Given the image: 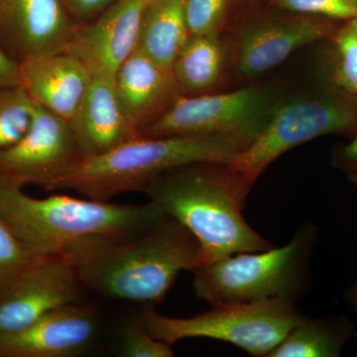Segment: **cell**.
Here are the masks:
<instances>
[{
    "label": "cell",
    "instance_id": "cell-1",
    "mask_svg": "<svg viewBox=\"0 0 357 357\" xmlns=\"http://www.w3.org/2000/svg\"><path fill=\"white\" fill-rule=\"evenodd\" d=\"M252 187L229 162H206L162 174L142 192L196 237L202 266L236 253L274 248L243 217Z\"/></svg>",
    "mask_w": 357,
    "mask_h": 357
},
{
    "label": "cell",
    "instance_id": "cell-2",
    "mask_svg": "<svg viewBox=\"0 0 357 357\" xmlns=\"http://www.w3.org/2000/svg\"><path fill=\"white\" fill-rule=\"evenodd\" d=\"M0 215L33 256L67 258L93 246L137 236L165 218L150 202L119 204L65 195L36 199L1 180Z\"/></svg>",
    "mask_w": 357,
    "mask_h": 357
},
{
    "label": "cell",
    "instance_id": "cell-3",
    "mask_svg": "<svg viewBox=\"0 0 357 357\" xmlns=\"http://www.w3.org/2000/svg\"><path fill=\"white\" fill-rule=\"evenodd\" d=\"M69 259L84 288L146 305L163 303L181 272L201 266L196 237L167 215L147 231L84 249Z\"/></svg>",
    "mask_w": 357,
    "mask_h": 357
},
{
    "label": "cell",
    "instance_id": "cell-4",
    "mask_svg": "<svg viewBox=\"0 0 357 357\" xmlns=\"http://www.w3.org/2000/svg\"><path fill=\"white\" fill-rule=\"evenodd\" d=\"M248 147L223 135L138 136L107 153L82 159L45 185L72 190L86 198L110 202L128 192H143L162 174L206 162L227 163Z\"/></svg>",
    "mask_w": 357,
    "mask_h": 357
},
{
    "label": "cell",
    "instance_id": "cell-5",
    "mask_svg": "<svg viewBox=\"0 0 357 357\" xmlns=\"http://www.w3.org/2000/svg\"><path fill=\"white\" fill-rule=\"evenodd\" d=\"M318 227L304 223L287 244L236 253L192 271V288L211 307L270 299L297 302L310 285Z\"/></svg>",
    "mask_w": 357,
    "mask_h": 357
},
{
    "label": "cell",
    "instance_id": "cell-6",
    "mask_svg": "<svg viewBox=\"0 0 357 357\" xmlns=\"http://www.w3.org/2000/svg\"><path fill=\"white\" fill-rule=\"evenodd\" d=\"M303 317L293 301L270 299L218 305L191 318L163 316L149 306L139 319L154 337L172 347L188 338H211L268 357Z\"/></svg>",
    "mask_w": 357,
    "mask_h": 357
},
{
    "label": "cell",
    "instance_id": "cell-7",
    "mask_svg": "<svg viewBox=\"0 0 357 357\" xmlns=\"http://www.w3.org/2000/svg\"><path fill=\"white\" fill-rule=\"evenodd\" d=\"M331 134H357V98L326 79L316 93L283 100L262 133L229 164L255 185L282 155Z\"/></svg>",
    "mask_w": 357,
    "mask_h": 357
},
{
    "label": "cell",
    "instance_id": "cell-8",
    "mask_svg": "<svg viewBox=\"0 0 357 357\" xmlns=\"http://www.w3.org/2000/svg\"><path fill=\"white\" fill-rule=\"evenodd\" d=\"M282 102L272 89L255 84L227 93L181 96L140 136L223 135L251 145Z\"/></svg>",
    "mask_w": 357,
    "mask_h": 357
},
{
    "label": "cell",
    "instance_id": "cell-9",
    "mask_svg": "<svg viewBox=\"0 0 357 357\" xmlns=\"http://www.w3.org/2000/svg\"><path fill=\"white\" fill-rule=\"evenodd\" d=\"M258 14L243 21L232 39V62L238 76L255 79L292 54L328 40L342 22L304 14Z\"/></svg>",
    "mask_w": 357,
    "mask_h": 357
},
{
    "label": "cell",
    "instance_id": "cell-10",
    "mask_svg": "<svg viewBox=\"0 0 357 357\" xmlns=\"http://www.w3.org/2000/svg\"><path fill=\"white\" fill-rule=\"evenodd\" d=\"M64 256H34L0 290V333L15 332L58 307L77 303L83 289Z\"/></svg>",
    "mask_w": 357,
    "mask_h": 357
},
{
    "label": "cell",
    "instance_id": "cell-11",
    "mask_svg": "<svg viewBox=\"0 0 357 357\" xmlns=\"http://www.w3.org/2000/svg\"><path fill=\"white\" fill-rule=\"evenodd\" d=\"M81 160L69 121L36 103L25 135L0 153V180L43 188Z\"/></svg>",
    "mask_w": 357,
    "mask_h": 357
},
{
    "label": "cell",
    "instance_id": "cell-12",
    "mask_svg": "<svg viewBox=\"0 0 357 357\" xmlns=\"http://www.w3.org/2000/svg\"><path fill=\"white\" fill-rule=\"evenodd\" d=\"M150 0H115L93 20L73 30L65 53L93 76L112 77L136 51L143 13Z\"/></svg>",
    "mask_w": 357,
    "mask_h": 357
},
{
    "label": "cell",
    "instance_id": "cell-13",
    "mask_svg": "<svg viewBox=\"0 0 357 357\" xmlns=\"http://www.w3.org/2000/svg\"><path fill=\"white\" fill-rule=\"evenodd\" d=\"M98 332L95 307H58L31 325L0 333V357H74L88 351Z\"/></svg>",
    "mask_w": 357,
    "mask_h": 357
},
{
    "label": "cell",
    "instance_id": "cell-14",
    "mask_svg": "<svg viewBox=\"0 0 357 357\" xmlns=\"http://www.w3.org/2000/svg\"><path fill=\"white\" fill-rule=\"evenodd\" d=\"M76 25L62 0H0V44L20 64L64 51Z\"/></svg>",
    "mask_w": 357,
    "mask_h": 357
},
{
    "label": "cell",
    "instance_id": "cell-15",
    "mask_svg": "<svg viewBox=\"0 0 357 357\" xmlns=\"http://www.w3.org/2000/svg\"><path fill=\"white\" fill-rule=\"evenodd\" d=\"M69 123L81 160L107 153L140 136L119 105L112 77L93 76Z\"/></svg>",
    "mask_w": 357,
    "mask_h": 357
},
{
    "label": "cell",
    "instance_id": "cell-16",
    "mask_svg": "<svg viewBox=\"0 0 357 357\" xmlns=\"http://www.w3.org/2000/svg\"><path fill=\"white\" fill-rule=\"evenodd\" d=\"M114 82L119 105L139 134L183 96L172 70L137 49L117 70Z\"/></svg>",
    "mask_w": 357,
    "mask_h": 357
},
{
    "label": "cell",
    "instance_id": "cell-17",
    "mask_svg": "<svg viewBox=\"0 0 357 357\" xmlns=\"http://www.w3.org/2000/svg\"><path fill=\"white\" fill-rule=\"evenodd\" d=\"M20 75V86L33 102L69 122L93 79L83 63L65 52L23 61Z\"/></svg>",
    "mask_w": 357,
    "mask_h": 357
},
{
    "label": "cell",
    "instance_id": "cell-18",
    "mask_svg": "<svg viewBox=\"0 0 357 357\" xmlns=\"http://www.w3.org/2000/svg\"><path fill=\"white\" fill-rule=\"evenodd\" d=\"M190 36L185 0H150L141 20L137 50L172 70Z\"/></svg>",
    "mask_w": 357,
    "mask_h": 357
},
{
    "label": "cell",
    "instance_id": "cell-19",
    "mask_svg": "<svg viewBox=\"0 0 357 357\" xmlns=\"http://www.w3.org/2000/svg\"><path fill=\"white\" fill-rule=\"evenodd\" d=\"M356 335L347 317L304 316L268 357H338Z\"/></svg>",
    "mask_w": 357,
    "mask_h": 357
},
{
    "label": "cell",
    "instance_id": "cell-20",
    "mask_svg": "<svg viewBox=\"0 0 357 357\" xmlns=\"http://www.w3.org/2000/svg\"><path fill=\"white\" fill-rule=\"evenodd\" d=\"M225 50L220 36L191 35L172 67L183 96L211 93L222 79Z\"/></svg>",
    "mask_w": 357,
    "mask_h": 357
},
{
    "label": "cell",
    "instance_id": "cell-21",
    "mask_svg": "<svg viewBox=\"0 0 357 357\" xmlns=\"http://www.w3.org/2000/svg\"><path fill=\"white\" fill-rule=\"evenodd\" d=\"M328 41L326 81L357 98V18L342 22Z\"/></svg>",
    "mask_w": 357,
    "mask_h": 357
},
{
    "label": "cell",
    "instance_id": "cell-22",
    "mask_svg": "<svg viewBox=\"0 0 357 357\" xmlns=\"http://www.w3.org/2000/svg\"><path fill=\"white\" fill-rule=\"evenodd\" d=\"M35 109L36 103L20 84L0 89V153L25 135Z\"/></svg>",
    "mask_w": 357,
    "mask_h": 357
},
{
    "label": "cell",
    "instance_id": "cell-23",
    "mask_svg": "<svg viewBox=\"0 0 357 357\" xmlns=\"http://www.w3.org/2000/svg\"><path fill=\"white\" fill-rule=\"evenodd\" d=\"M229 0H185V15L191 35L220 36Z\"/></svg>",
    "mask_w": 357,
    "mask_h": 357
},
{
    "label": "cell",
    "instance_id": "cell-24",
    "mask_svg": "<svg viewBox=\"0 0 357 357\" xmlns=\"http://www.w3.org/2000/svg\"><path fill=\"white\" fill-rule=\"evenodd\" d=\"M270 6L284 13L349 21L357 18V0H269Z\"/></svg>",
    "mask_w": 357,
    "mask_h": 357
},
{
    "label": "cell",
    "instance_id": "cell-25",
    "mask_svg": "<svg viewBox=\"0 0 357 357\" xmlns=\"http://www.w3.org/2000/svg\"><path fill=\"white\" fill-rule=\"evenodd\" d=\"M121 354L126 357H172V345L157 340L140 319L129 321L121 333Z\"/></svg>",
    "mask_w": 357,
    "mask_h": 357
},
{
    "label": "cell",
    "instance_id": "cell-26",
    "mask_svg": "<svg viewBox=\"0 0 357 357\" xmlns=\"http://www.w3.org/2000/svg\"><path fill=\"white\" fill-rule=\"evenodd\" d=\"M34 257L0 215V290Z\"/></svg>",
    "mask_w": 357,
    "mask_h": 357
},
{
    "label": "cell",
    "instance_id": "cell-27",
    "mask_svg": "<svg viewBox=\"0 0 357 357\" xmlns=\"http://www.w3.org/2000/svg\"><path fill=\"white\" fill-rule=\"evenodd\" d=\"M331 162L357 188V134L345 142L335 145L331 155Z\"/></svg>",
    "mask_w": 357,
    "mask_h": 357
},
{
    "label": "cell",
    "instance_id": "cell-28",
    "mask_svg": "<svg viewBox=\"0 0 357 357\" xmlns=\"http://www.w3.org/2000/svg\"><path fill=\"white\" fill-rule=\"evenodd\" d=\"M115 0H62L68 13L76 24L93 20Z\"/></svg>",
    "mask_w": 357,
    "mask_h": 357
},
{
    "label": "cell",
    "instance_id": "cell-29",
    "mask_svg": "<svg viewBox=\"0 0 357 357\" xmlns=\"http://www.w3.org/2000/svg\"><path fill=\"white\" fill-rule=\"evenodd\" d=\"M20 84V63L11 58L0 44V89Z\"/></svg>",
    "mask_w": 357,
    "mask_h": 357
},
{
    "label": "cell",
    "instance_id": "cell-30",
    "mask_svg": "<svg viewBox=\"0 0 357 357\" xmlns=\"http://www.w3.org/2000/svg\"><path fill=\"white\" fill-rule=\"evenodd\" d=\"M344 296L349 306L357 314V285L352 283L349 288L345 289Z\"/></svg>",
    "mask_w": 357,
    "mask_h": 357
},
{
    "label": "cell",
    "instance_id": "cell-31",
    "mask_svg": "<svg viewBox=\"0 0 357 357\" xmlns=\"http://www.w3.org/2000/svg\"><path fill=\"white\" fill-rule=\"evenodd\" d=\"M354 283L356 284V285H357V281L354 282Z\"/></svg>",
    "mask_w": 357,
    "mask_h": 357
}]
</instances>
